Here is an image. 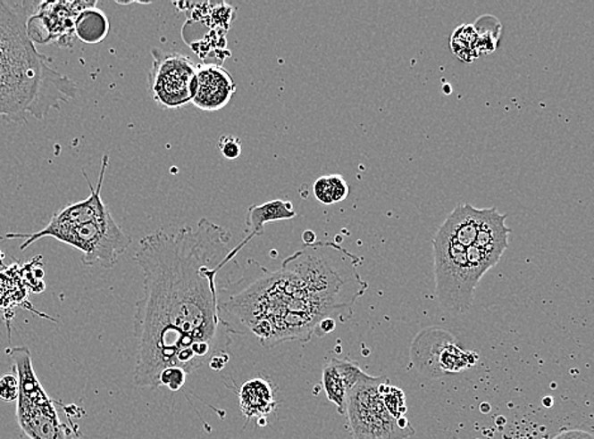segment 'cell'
Segmentation results:
<instances>
[{
    "instance_id": "cell-1",
    "label": "cell",
    "mask_w": 594,
    "mask_h": 439,
    "mask_svg": "<svg viewBox=\"0 0 594 439\" xmlns=\"http://www.w3.org/2000/svg\"><path fill=\"white\" fill-rule=\"evenodd\" d=\"M231 239L229 229L202 218L197 228L160 229L139 241L133 260L145 283L136 302V385L178 392L187 375L229 356L232 333L220 307L227 277H217L229 265Z\"/></svg>"
},
{
    "instance_id": "cell-2",
    "label": "cell",
    "mask_w": 594,
    "mask_h": 439,
    "mask_svg": "<svg viewBox=\"0 0 594 439\" xmlns=\"http://www.w3.org/2000/svg\"><path fill=\"white\" fill-rule=\"evenodd\" d=\"M362 259L331 242H316L287 257L278 270L248 260L238 277L230 272L220 307L232 335H255L264 347L305 344L332 314L351 313L368 283L357 274Z\"/></svg>"
},
{
    "instance_id": "cell-3",
    "label": "cell",
    "mask_w": 594,
    "mask_h": 439,
    "mask_svg": "<svg viewBox=\"0 0 594 439\" xmlns=\"http://www.w3.org/2000/svg\"><path fill=\"white\" fill-rule=\"evenodd\" d=\"M27 14L0 2V114L41 120L77 95L74 81L48 66L27 36Z\"/></svg>"
},
{
    "instance_id": "cell-4",
    "label": "cell",
    "mask_w": 594,
    "mask_h": 439,
    "mask_svg": "<svg viewBox=\"0 0 594 439\" xmlns=\"http://www.w3.org/2000/svg\"><path fill=\"white\" fill-rule=\"evenodd\" d=\"M45 237H53L77 248L83 253L81 261L84 265L94 266L99 263L105 269L114 268L118 259L132 244V238L118 226L109 209L99 216L87 218L69 226L53 227L47 224L39 232L29 235L8 233L5 236L8 239H24L21 244L22 251Z\"/></svg>"
},
{
    "instance_id": "cell-5",
    "label": "cell",
    "mask_w": 594,
    "mask_h": 439,
    "mask_svg": "<svg viewBox=\"0 0 594 439\" xmlns=\"http://www.w3.org/2000/svg\"><path fill=\"white\" fill-rule=\"evenodd\" d=\"M7 352L20 385L16 414L24 435L29 439H72L78 429L60 420L56 402L45 392L33 369L29 348L12 347Z\"/></svg>"
},
{
    "instance_id": "cell-6",
    "label": "cell",
    "mask_w": 594,
    "mask_h": 439,
    "mask_svg": "<svg viewBox=\"0 0 594 439\" xmlns=\"http://www.w3.org/2000/svg\"><path fill=\"white\" fill-rule=\"evenodd\" d=\"M386 380L366 375L347 393L345 416L354 439H407L416 433L412 426H399L387 410L379 393V385Z\"/></svg>"
},
{
    "instance_id": "cell-7",
    "label": "cell",
    "mask_w": 594,
    "mask_h": 439,
    "mask_svg": "<svg viewBox=\"0 0 594 439\" xmlns=\"http://www.w3.org/2000/svg\"><path fill=\"white\" fill-rule=\"evenodd\" d=\"M436 294L445 311L457 316L472 307L477 281L466 261V248L439 229L432 242Z\"/></svg>"
},
{
    "instance_id": "cell-8",
    "label": "cell",
    "mask_w": 594,
    "mask_h": 439,
    "mask_svg": "<svg viewBox=\"0 0 594 439\" xmlns=\"http://www.w3.org/2000/svg\"><path fill=\"white\" fill-rule=\"evenodd\" d=\"M153 66L148 72V89L162 108L177 109L192 103L197 89V65L178 53L151 50Z\"/></svg>"
},
{
    "instance_id": "cell-9",
    "label": "cell",
    "mask_w": 594,
    "mask_h": 439,
    "mask_svg": "<svg viewBox=\"0 0 594 439\" xmlns=\"http://www.w3.org/2000/svg\"><path fill=\"white\" fill-rule=\"evenodd\" d=\"M197 89L192 104L205 112L226 108L236 93V83L226 69L217 63L197 65Z\"/></svg>"
},
{
    "instance_id": "cell-10",
    "label": "cell",
    "mask_w": 594,
    "mask_h": 439,
    "mask_svg": "<svg viewBox=\"0 0 594 439\" xmlns=\"http://www.w3.org/2000/svg\"><path fill=\"white\" fill-rule=\"evenodd\" d=\"M296 217L297 211H294L292 202L275 199V201L264 203L262 205H251L247 209V220H245V223H247V236L239 241L238 246L231 248L230 253L227 254L226 262L232 263L236 254L247 244H250L251 239L263 236L268 224L280 222V220H290Z\"/></svg>"
},
{
    "instance_id": "cell-11",
    "label": "cell",
    "mask_w": 594,
    "mask_h": 439,
    "mask_svg": "<svg viewBox=\"0 0 594 439\" xmlns=\"http://www.w3.org/2000/svg\"><path fill=\"white\" fill-rule=\"evenodd\" d=\"M484 214L486 209L473 207L469 203H460L439 229L447 233L460 246L468 248L474 244Z\"/></svg>"
},
{
    "instance_id": "cell-12",
    "label": "cell",
    "mask_w": 594,
    "mask_h": 439,
    "mask_svg": "<svg viewBox=\"0 0 594 439\" xmlns=\"http://www.w3.org/2000/svg\"><path fill=\"white\" fill-rule=\"evenodd\" d=\"M239 409L247 420L265 419L277 407L274 387L266 378L248 380L238 392Z\"/></svg>"
},
{
    "instance_id": "cell-13",
    "label": "cell",
    "mask_w": 594,
    "mask_h": 439,
    "mask_svg": "<svg viewBox=\"0 0 594 439\" xmlns=\"http://www.w3.org/2000/svg\"><path fill=\"white\" fill-rule=\"evenodd\" d=\"M506 220L507 214L499 213L497 208H487L474 242V246L489 254L496 261H499L507 250L508 237L512 233V229L506 226Z\"/></svg>"
},
{
    "instance_id": "cell-14",
    "label": "cell",
    "mask_w": 594,
    "mask_h": 439,
    "mask_svg": "<svg viewBox=\"0 0 594 439\" xmlns=\"http://www.w3.org/2000/svg\"><path fill=\"white\" fill-rule=\"evenodd\" d=\"M108 31V18L96 5L81 11L75 20V35L85 44H99L107 37Z\"/></svg>"
},
{
    "instance_id": "cell-15",
    "label": "cell",
    "mask_w": 594,
    "mask_h": 439,
    "mask_svg": "<svg viewBox=\"0 0 594 439\" xmlns=\"http://www.w3.org/2000/svg\"><path fill=\"white\" fill-rule=\"evenodd\" d=\"M475 361H477V355L462 350L456 344H454V338L450 335L442 344L438 359H436L438 377L466 370L474 366Z\"/></svg>"
},
{
    "instance_id": "cell-16",
    "label": "cell",
    "mask_w": 594,
    "mask_h": 439,
    "mask_svg": "<svg viewBox=\"0 0 594 439\" xmlns=\"http://www.w3.org/2000/svg\"><path fill=\"white\" fill-rule=\"evenodd\" d=\"M314 193L321 204L332 205L344 202L350 193V187L341 175H327L314 181Z\"/></svg>"
},
{
    "instance_id": "cell-17",
    "label": "cell",
    "mask_w": 594,
    "mask_h": 439,
    "mask_svg": "<svg viewBox=\"0 0 594 439\" xmlns=\"http://www.w3.org/2000/svg\"><path fill=\"white\" fill-rule=\"evenodd\" d=\"M322 386L324 393H326L327 399L336 405V408H338V411L341 416H345V410H347V390L344 385V381L339 377V372L336 371L335 366L332 365V362L324 366L322 372Z\"/></svg>"
},
{
    "instance_id": "cell-18",
    "label": "cell",
    "mask_w": 594,
    "mask_h": 439,
    "mask_svg": "<svg viewBox=\"0 0 594 439\" xmlns=\"http://www.w3.org/2000/svg\"><path fill=\"white\" fill-rule=\"evenodd\" d=\"M477 31L475 27L462 26L451 36L450 46L453 53L464 62H472L479 56L477 53Z\"/></svg>"
},
{
    "instance_id": "cell-19",
    "label": "cell",
    "mask_w": 594,
    "mask_h": 439,
    "mask_svg": "<svg viewBox=\"0 0 594 439\" xmlns=\"http://www.w3.org/2000/svg\"><path fill=\"white\" fill-rule=\"evenodd\" d=\"M379 393L381 401L386 405L387 410L394 419H401L407 413V402H406L405 393L398 387L389 385V381L386 380L379 385Z\"/></svg>"
},
{
    "instance_id": "cell-20",
    "label": "cell",
    "mask_w": 594,
    "mask_h": 439,
    "mask_svg": "<svg viewBox=\"0 0 594 439\" xmlns=\"http://www.w3.org/2000/svg\"><path fill=\"white\" fill-rule=\"evenodd\" d=\"M466 261H468L469 269H471L473 278L478 284L481 278L486 275V272L489 271L490 269L498 263L493 257H490L489 254L481 251V248L474 246V244L466 248Z\"/></svg>"
},
{
    "instance_id": "cell-21",
    "label": "cell",
    "mask_w": 594,
    "mask_h": 439,
    "mask_svg": "<svg viewBox=\"0 0 594 439\" xmlns=\"http://www.w3.org/2000/svg\"><path fill=\"white\" fill-rule=\"evenodd\" d=\"M331 362L335 366L336 371L339 372V377L344 381V385L347 387V393L368 375L360 369L357 362L339 359H333Z\"/></svg>"
},
{
    "instance_id": "cell-22",
    "label": "cell",
    "mask_w": 594,
    "mask_h": 439,
    "mask_svg": "<svg viewBox=\"0 0 594 439\" xmlns=\"http://www.w3.org/2000/svg\"><path fill=\"white\" fill-rule=\"evenodd\" d=\"M20 385L14 374H5L0 377V401L12 402L17 401Z\"/></svg>"
},
{
    "instance_id": "cell-23",
    "label": "cell",
    "mask_w": 594,
    "mask_h": 439,
    "mask_svg": "<svg viewBox=\"0 0 594 439\" xmlns=\"http://www.w3.org/2000/svg\"><path fill=\"white\" fill-rule=\"evenodd\" d=\"M218 148L224 159L236 160L241 154L242 145L241 139L233 135L222 136L218 141Z\"/></svg>"
},
{
    "instance_id": "cell-24",
    "label": "cell",
    "mask_w": 594,
    "mask_h": 439,
    "mask_svg": "<svg viewBox=\"0 0 594 439\" xmlns=\"http://www.w3.org/2000/svg\"><path fill=\"white\" fill-rule=\"evenodd\" d=\"M335 328L336 320L333 319V318H324V319L321 320L320 324H318L314 333H317L320 337H322V335H329V333H331Z\"/></svg>"
},
{
    "instance_id": "cell-25",
    "label": "cell",
    "mask_w": 594,
    "mask_h": 439,
    "mask_svg": "<svg viewBox=\"0 0 594 439\" xmlns=\"http://www.w3.org/2000/svg\"><path fill=\"white\" fill-rule=\"evenodd\" d=\"M554 439H593V435L583 431H566L560 433Z\"/></svg>"
},
{
    "instance_id": "cell-26",
    "label": "cell",
    "mask_w": 594,
    "mask_h": 439,
    "mask_svg": "<svg viewBox=\"0 0 594 439\" xmlns=\"http://www.w3.org/2000/svg\"><path fill=\"white\" fill-rule=\"evenodd\" d=\"M303 244L305 246H311V244H316L317 236L314 231H305L302 235Z\"/></svg>"
},
{
    "instance_id": "cell-27",
    "label": "cell",
    "mask_w": 594,
    "mask_h": 439,
    "mask_svg": "<svg viewBox=\"0 0 594 439\" xmlns=\"http://www.w3.org/2000/svg\"><path fill=\"white\" fill-rule=\"evenodd\" d=\"M72 439H83V437H80V435H79V437H75V438H72Z\"/></svg>"
}]
</instances>
